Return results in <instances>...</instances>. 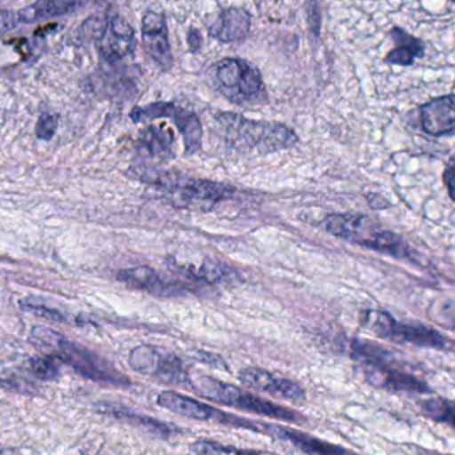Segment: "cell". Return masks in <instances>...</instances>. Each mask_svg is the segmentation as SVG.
I'll use <instances>...</instances> for the list:
<instances>
[{
    "label": "cell",
    "instance_id": "cell-20",
    "mask_svg": "<svg viewBox=\"0 0 455 455\" xmlns=\"http://www.w3.org/2000/svg\"><path fill=\"white\" fill-rule=\"evenodd\" d=\"M141 151L154 159H165L172 152L175 135L170 128L149 127L140 136Z\"/></svg>",
    "mask_w": 455,
    "mask_h": 455
},
{
    "label": "cell",
    "instance_id": "cell-5",
    "mask_svg": "<svg viewBox=\"0 0 455 455\" xmlns=\"http://www.w3.org/2000/svg\"><path fill=\"white\" fill-rule=\"evenodd\" d=\"M216 77L221 92L235 103H259L265 96L261 74L241 59H223L218 64Z\"/></svg>",
    "mask_w": 455,
    "mask_h": 455
},
{
    "label": "cell",
    "instance_id": "cell-16",
    "mask_svg": "<svg viewBox=\"0 0 455 455\" xmlns=\"http://www.w3.org/2000/svg\"><path fill=\"white\" fill-rule=\"evenodd\" d=\"M251 31V16L241 8L224 10L219 16L211 34L223 43L243 42Z\"/></svg>",
    "mask_w": 455,
    "mask_h": 455
},
{
    "label": "cell",
    "instance_id": "cell-30",
    "mask_svg": "<svg viewBox=\"0 0 455 455\" xmlns=\"http://www.w3.org/2000/svg\"><path fill=\"white\" fill-rule=\"evenodd\" d=\"M454 2H455V0H454Z\"/></svg>",
    "mask_w": 455,
    "mask_h": 455
},
{
    "label": "cell",
    "instance_id": "cell-25",
    "mask_svg": "<svg viewBox=\"0 0 455 455\" xmlns=\"http://www.w3.org/2000/svg\"><path fill=\"white\" fill-rule=\"evenodd\" d=\"M56 128H58V117L52 114H43L36 124L37 138L45 141L51 140L55 135Z\"/></svg>",
    "mask_w": 455,
    "mask_h": 455
},
{
    "label": "cell",
    "instance_id": "cell-4",
    "mask_svg": "<svg viewBox=\"0 0 455 455\" xmlns=\"http://www.w3.org/2000/svg\"><path fill=\"white\" fill-rule=\"evenodd\" d=\"M361 323L369 331L381 339H390L397 344H411L416 347H432L446 350L451 347V341L440 331L419 323H405L393 318L389 313L382 310H366Z\"/></svg>",
    "mask_w": 455,
    "mask_h": 455
},
{
    "label": "cell",
    "instance_id": "cell-6",
    "mask_svg": "<svg viewBox=\"0 0 455 455\" xmlns=\"http://www.w3.org/2000/svg\"><path fill=\"white\" fill-rule=\"evenodd\" d=\"M55 345L56 358L63 361L67 365L74 368L77 373L85 379H92L104 384L116 385V387H128L130 379L114 368L111 363L99 357L87 347H80L75 342L58 337Z\"/></svg>",
    "mask_w": 455,
    "mask_h": 455
},
{
    "label": "cell",
    "instance_id": "cell-18",
    "mask_svg": "<svg viewBox=\"0 0 455 455\" xmlns=\"http://www.w3.org/2000/svg\"><path fill=\"white\" fill-rule=\"evenodd\" d=\"M390 36L395 40V47L385 58L387 63L411 66L417 59L425 55L424 43L403 29L395 27L390 31Z\"/></svg>",
    "mask_w": 455,
    "mask_h": 455
},
{
    "label": "cell",
    "instance_id": "cell-8",
    "mask_svg": "<svg viewBox=\"0 0 455 455\" xmlns=\"http://www.w3.org/2000/svg\"><path fill=\"white\" fill-rule=\"evenodd\" d=\"M175 120L176 127L183 135L184 144L188 154H194L202 146L203 127L199 117L194 112L187 111L181 107L172 103H154L149 106L136 107L131 112V119L133 122H151V120L162 119Z\"/></svg>",
    "mask_w": 455,
    "mask_h": 455
},
{
    "label": "cell",
    "instance_id": "cell-2",
    "mask_svg": "<svg viewBox=\"0 0 455 455\" xmlns=\"http://www.w3.org/2000/svg\"><path fill=\"white\" fill-rule=\"evenodd\" d=\"M323 226L331 235L371 251H381L400 259H413L411 246L401 235L384 229L368 216L337 213L328 216Z\"/></svg>",
    "mask_w": 455,
    "mask_h": 455
},
{
    "label": "cell",
    "instance_id": "cell-22",
    "mask_svg": "<svg viewBox=\"0 0 455 455\" xmlns=\"http://www.w3.org/2000/svg\"><path fill=\"white\" fill-rule=\"evenodd\" d=\"M197 280L218 285H232L240 281V275L235 269L220 261H205L197 270H191Z\"/></svg>",
    "mask_w": 455,
    "mask_h": 455
},
{
    "label": "cell",
    "instance_id": "cell-9",
    "mask_svg": "<svg viewBox=\"0 0 455 455\" xmlns=\"http://www.w3.org/2000/svg\"><path fill=\"white\" fill-rule=\"evenodd\" d=\"M157 403L167 411H173L179 416L197 421H212L226 427H241V429L259 432V422L248 421L245 419L230 416L207 403H199L188 395H179L175 392H163L157 397Z\"/></svg>",
    "mask_w": 455,
    "mask_h": 455
},
{
    "label": "cell",
    "instance_id": "cell-10",
    "mask_svg": "<svg viewBox=\"0 0 455 455\" xmlns=\"http://www.w3.org/2000/svg\"><path fill=\"white\" fill-rule=\"evenodd\" d=\"M170 191L171 199L180 207L207 208L215 207L228 199L229 187L210 180H186L184 183H164Z\"/></svg>",
    "mask_w": 455,
    "mask_h": 455
},
{
    "label": "cell",
    "instance_id": "cell-7",
    "mask_svg": "<svg viewBox=\"0 0 455 455\" xmlns=\"http://www.w3.org/2000/svg\"><path fill=\"white\" fill-rule=\"evenodd\" d=\"M130 365L138 373L154 377L164 384L191 387L192 379L183 363L176 355L147 345L135 347L131 352Z\"/></svg>",
    "mask_w": 455,
    "mask_h": 455
},
{
    "label": "cell",
    "instance_id": "cell-1",
    "mask_svg": "<svg viewBox=\"0 0 455 455\" xmlns=\"http://www.w3.org/2000/svg\"><path fill=\"white\" fill-rule=\"evenodd\" d=\"M218 122L228 143L243 151L272 154L297 143L296 133L278 123L257 122L229 112L219 115Z\"/></svg>",
    "mask_w": 455,
    "mask_h": 455
},
{
    "label": "cell",
    "instance_id": "cell-14",
    "mask_svg": "<svg viewBox=\"0 0 455 455\" xmlns=\"http://www.w3.org/2000/svg\"><path fill=\"white\" fill-rule=\"evenodd\" d=\"M262 432L280 438V440L288 441L291 445L296 446L302 453L307 455H347V451L339 445L325 443L318 440L312 435H305L299 430L289 429V427H280V425L262 424Z\"/></svg>",
    "mask_w": 455,
    "mask_h": 455
},
{
    "label": "cell",
    "instance_id": "cell-11",
    "mask_svg": "<svg viewBox=\"0 0 455 455\" xmlns=\"http://www.w3.org/2000/svg\"><path fill=\"white\" fill-rule=\"evenodd\" d=\"M243 387L291 403L305 401V390L291 379H281L259 368H246L238 376Z\"/></svg>",
    "mask_w": 455,
    "mask_h": 455
},
{
    "label": "cell",
    "instance_id": "cell-26",
    "mask_svg": "<svg viewBox=\"0 0 455 455\" xmlns=\"http://www.w3.org/2000/svg\"><path fill=\"white\" fill-rule=\"evenodd\" d=\"M21 309L27 310V312L34 313L36 315H42V317L47 318L50 321H64L63 315L58 312V310L50 309V307H44L42 304H35V302L27 301L23 299L20 301Z\"/></svg>",
    "mask_w": 455,
    "mask_h": 455
},
{
    "label": "cell",
    "instance_id": "cell-29",
    "mask_svg": "<svg viewBox=\"0 0 455 455\" xmlns=\"http://www.w3.org/2000/svg\"><path fill=\"white\" fill-rule=\"evenodd\" d=\"M192 34H194L195 37H192L191 35H189V44H191L192 50L197 51L200 48V45H202V36H200V32L195 31V29H192Z\"/></svg>",
    "mask_w": 455,
    "mask_h": 455
},
{
    "label": "cell",
    "instance_id": "cell-23",
    "mask_svg": "<svg viewBox=\"0 0 455 455\" xmlns=\"http://www.w3.org/2000/svg\"><path fill=\"white\" fill-rule=\"evenodd\" d=\"M192 453L197 455H275L267 451H243L232 446L221 445L213 441H197L191 445Z\"/></svg>",
    "mask_w": 455,
    "mask_h": 455
},
{
    "label": "cell",
    "instance_id": "cell-27",
    "mask_svg": "<svg viewBox=\"0 0 455 455\" xmlns=\"http://www.w3.org/2000/svg\"><path fill=\"white\" fill-rule=\"evenodd\" d=\"M20 16L19 12L10 10H0V35L7 34L19 26Z\"/></svg>",
    "mask_w": 455,
    "mask_h": 455
},
{
    "label": "cell",
    "instance_id": "cell-15",
    "mask_svg": "<svg viewBox=\"0 0 455 455\" xmlns=\"http://www.w3.org/2000/svg\"><path fill=\"white\" fill-rule=\"evenodd\" d=\"M101 52L108 61H116L130 55L135 50V31L123 18L112 19L107 27Z\"/></svg>",
    "mask_w": 455,
    "mask_h": 455
},
{
    "label": "cell",
    "instance_id": "cell-12",
    "mask_svg": "<svg viewBox=\"0 0 455 455\" xmlns=\"http://www.w3.org/2000/svg\"><path fill=\"white\" fill-rule=\"evenodd\" d=\"M141 29L144 48L148 55L163 68L171 67L173 58L164 15L155 11H147L141 21Z\"/></svg>",
    "mask_w": 455,
    "mask_h": 455
},
{
    "label": "cell",
    "instance_id": "cell-21",
    "mask_svg": "<svg viewBox=\"0 0 455 455\" xmlns=\"http://www.w3.org/2000/svg\"><path fill=\"white\" fill-rule=\"evenodd\" d=\"M421 414L437 424L448 425L455 429V401L446 398H427L419 401Z\"/></svg>",
    "mask_w": 455,
    "mask_h": 455
},
{
    "label": "cell",
    "instance_id": "cell-13",
    "mask_svg": "<svg viewBox=\"0 0 455 455\" xmlns=\"http://www.w3.org/2000/svg\"><path fill=\"white\" fill-rule=\"evenodd\" d=\"M422 130L430 136L455 135V95L433 99L419 109Z\"/></svg>",
    "mask_w": 455,
    "mask_h": 455
},
{
    "label": "cell",
    "instance_id": "cell-17",
    "mask_svg": "<svg viewBox=\"0 0 455 455\" xmlns=\"http://www.w3.org/2000/svg\"><path fill=\"white\" fill-rule=\"evenodd\" d=\"M87 0H36L28 7L19 11L21 23L48 20L79 10Z\"/></svg>",
    "mask_w": 455,
    "mask_h": 455
},
{
    "label": "cell",
    "instance_id": "cell-24",
    "mask_svg": "<svg viewBox=\"0 0 455 455\" xmlns=\"http://www.w3.org/2000/svg\"><path fill=\"white\" fill-rule=\"evenodd\" d=\"M32 374L42 381H52L59 376V366L55 358L34 357L29 361Z\"/></svg>",
    "mask_w": 455,
    "mask_h": 455
},
{
    "label": "cell",
    "instance_id": "cell-28",
    "mask_svg": "<svg viewBox=\"0 0 455 455\" xmlns=\"http://www.w3.org/2000/svg\"><path fill=\"white\" fill-rule=\"evenodd\" d=\"M443 181H445L446 188H448L449 196L455 203V155L446 164Z\"/></svg>",
    "mask_w": 455,
    "mask_h": 455
},
{
    "label": "cell",
    "instance_id": "cell-3",
    "mask_svg": "<svg viewBox=\"0 0 455 455\" xmlns=\"http://www.w3.org/2000/svg\"><path fill=\"white\" fill-rule=\"evenodd\" d=\"M191 387L200 397L212 401V403H223L230 408L251 411V413L270 417V419H280V421L293 422V424H302L307 421L299 411H291L285 406L275 405L253 393L246 392L235 385L219 381L212 377H199L196 381H192Z\"/></svg>",
    "mask_w": 455,
    "mask_h": 455
},
{
    "label": "cell",
    "instance_id": "cell-19",
    "mask_svg": "<svg viewBox=\"0 0 455 455\" xmlns=\"http://www.w3.org/2000/svg\"><path fill=\"white\" fill-rule=\"evenodd\" d=\"M117 280L130 288L141 289V291H148L151 293L167 294V291H172V288L157 275L156 270L149 267L122 270L117 275Z\"/></svg>",
    "mask_w": 455,
    "mask_h": 455
}]
</instances>
